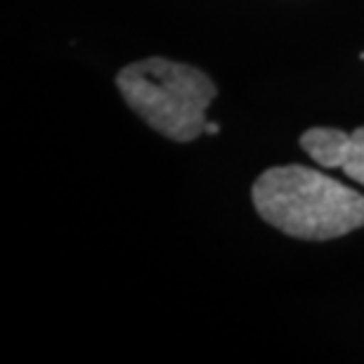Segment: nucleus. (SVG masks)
<instances>
[{"mask_svg": "<svg viewBox=\"0 0 364 364\" xmlns=\"http://www.w3.org/2000/svg\"><path fill=\"white\" fill-rule=\"evenodd\" d=\"M253 206L274 230L326 242L364 225V196L308 166H274L253 182Z\"/></svg>", "mask_w": 364, "mask_h": 364, "instance_id": "obj_1", "label": "nucleus"}, {"mask_svg": "<svg viewBox=\"0 0 364 364\" xmlns=\"http://www.w3.org/2000/svg\"><path fill=\"white\" fill-rule=\"evenodd\" d=\"M128 107L168 140L192 142L203 135L206 109L218 88L201 69L151 57L128 64L116 76Z\"/></svg>", "mask_w": 364, "mask_h": 364, "instance_id": "obj_2", "label": "nucleus"}, {"mask_svg": "<svg viewBox=\"0 0 364 364\" xmlns=\"http://www.w3.org/2000/svg\"><path fill=\"white\" fill-rule=\"evenodd\" d=\"M301 147L322 168H341L358 185H364V126L355 133L338 128H310L301 135Z\"/></svg>", "mask_w": 364, "mask_h": 364, "instance_id": "obj_3", "label": "nucleus"}, {"mask_svg": "<svg viewBox=\"0 0 364 364\" xmlns=\"http://www.w3.org/2000/svg\"><path fill=\"white\" fill-rule=\"evenodd\" d=\"M218 130H220V126H218V123H208L206 121V126H203V133H206V135H215Z\"/></svg>", "mask_w": 364, "mask_h": 364, "instance_id": "obj_4", "label": "nucleus"}]
</instances>
